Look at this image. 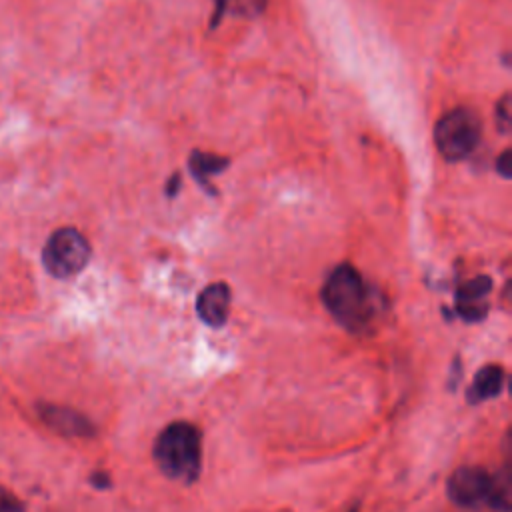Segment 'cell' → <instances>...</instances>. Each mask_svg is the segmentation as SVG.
I'll list each match as a JSON object with an SVG mask.
<instances>
[{"label":"cell","instance_id":"obj_1","mask_svg":"<svg viewBox=\"0 0 512 512\" xmlns=\"http://www.w3.org/2000/svg\"><path fill=\"white\" fill-rule=\"evenodd\" d=\"M152 454L166 478L186 484L198 480L202 470V438L194 424L178 420L162 428L154 440Z\"/></svg>","mask_w":512,"mask_h":512},{"label":"cell","instance_id":"obj_2","mask_svg":"<svg viewBox=\"0 0 512 512\" xmlns=\"http://www.w3.org/2000/svg\"><path fill=\"white\" fill-rule=\"evenodd\" d=\"M322 302L328 312L348 330H362L372 316L368 288L350 264L336 266L322 288Z\"/></svg>","mask_w":512,"mask_h":512},{"label":"cell","instance_id":"obj_3","mask_svg":"<svg viewBox=\"0 0 512 512\" xmlns=\"http://www.w3.org/2000/svg\"><path fill=\"white\" fill-rule=\"evenodd\" d=\"M90 260V244L76 228H58L42 250L44 268L54 278H70L78 274Z\"/></svg>","mask_w":512,"mask_h":512},{"label":"cell","instance_id":"obj_4","mask_svg":"<svg viewBox=\"0 0 512 512\" xmlns=\"http://www.w3.org/2000/svg\"><path fill=\"white\" fill-rule=\"evenodd\" d=\"M480 142V120L468 108L450 110L436 124V146L448 160H462Z\"/></svg>","mask_w":512,"mask_h":512},{"label":"cell","instance_id":"obj_5","mask_svg":"<svg viewBox=\"0 0 512 512\" xmlns=\"http://www.w3.org/2000/svg\"><path fill=\"white\" fill-rule=\"evenodd\" d=\"M448 498L460 508H480L484 504L492 506L496 480L480 466H460L452 472L446 482Z\"/></svg>","mask_w":512,"mask_h":512},{"label":"cell","instance_id":"obj_6","mask_svg":"<svg viewBox=\"0 0 512 512\" xmlns=\"http://www.w3.org/2000/svg\"><path fill=\"white\" fill-rule=\"evenodd\" d=\"M38 418L60 436L90 438L96 434V426L90 422V418L70 406L42 402L38 404Z\"/></svg>","mask_w":512,"mask_h":512},{"label":"cell","instance_id":"obj_7","mask_svg":"<svg viewBox=\"0 0 512 512\" xmlns=\"http://www.w3.org/2000/svg\"><path fill=\"white\" fill-rule=\"evenodd\" d=\"M228 310H230V288L224 282H214L206 286L196 300V312L200 320L212 328H220L226 324Z\"/></svg>","mask_w":512,"mask_h":512},{"label":"cell","instance_id":"obj_8","mask_svg":"<svg viewBox=\"0 0 512 512\" xmlns=\"http://www.w3.org/2000/svg\"><path fill=\"white\" fill-rule=\"evenodd\" d=\"M490 290H492V280L488 276H478L462 284L456 292L458 314L468 322H476L484 318L488 310L486 296L490 294Z\"/></svg>","mask_w":512,"mask_h":512},{"label":"cell","instance_id":"obj_9","mask_svg":"<svg viewBox=\"0 0 512 512\" xmlns=\"http://www.w3.org/2000/svg\"><path fill=\"white\" fill-rule=\"evenodd\" d=\"M502 388H504V370L496 364H488L476 372L466 396L470 402H482L498 396Z\"/></svg>","mask_w":512,"mask_h":512},{"label":"cell","instance_id":"obj_10","mask_svg":"<svg viewBox=\"0 0 512 512\" xmlns=\"http://www.w3.org/2000/svg\"><path fill=\"white\" fill-rule=\"evenodd\" d=\"M226 166V160L216 156V154H202V152H192L190 156V170L192 174L206 186L208 176L220 172Z\"/></svg>","mask_w":512,"mask_h":512},{"label":"cell","instance_id":"obj_11","mask_svg":"<svg viewBox=\"0 0 512 512\" xmlns=\"http://www.w3.org/2000/svg\"><path fill=\"white\" fill-rule=\"evenodd\" d=\"M220 14H234L252 18L260 14L266 6V0H214Z\"/></svg>","mask_w":512,"mask_h":512},{"label":"cell","instance_id":"obj_12","mask_svg":"<svg viewBox=\"0 0 512 512\" xmlns=\"http://www.w3.org/2000/svg\"><path fill=\"white\" fill-rule=\"evenodd\" d=\"M0 512H24L22 502L4 486H0Z\"/></svg>","mask_w":512,"mask_h":512},{"label":"cell","instance_id":"obj_13","mask_svg":"<svg viewBox=\"0 0 512 512\" xmlns=\"http://www.w3.org/2000/svg\"><path fill=\"white\" fill-rule=\"evenodd\" d=\"M496 120L500 122V128H502L504 132L510 130V120H512V116H510V98H508V96H504V98L498 102V106H496Z\"/></svg>","mask_w":512,"mask_h":512},{"label":"cell","instance_id":"obj_14","mask_svg":"<svg viewBox=\"0 0 512 512\" xmlns=\"http://www.w3.org/2000/svg\"><path fill=\"white\" fill-rule=\"evenodd\" d=\"M510 150H504L502 154H500V158L496 160V170L504 176V178H510Z\"/></svg>","mask_w":512,"mask_h":512},{"label":"cell","instance_id":"obj_15","mask_svg":"<svg viewBox=\"0 0 512 512\" xmlns=\"http://www.w3.org/2000/svg\"><path fill=\"white\" fill-rule=\"evenodd\" d=\"M92 484L98 486V488H106L110 482H108V476H106V474H100V472H98V474L92 476Z\"/></svg>","mask_w":512,"mask_h":512}]
</instances>
